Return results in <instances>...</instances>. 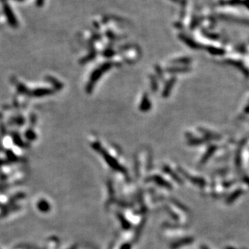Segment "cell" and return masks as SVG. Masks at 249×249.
I'll use <instances>...</instances> for the list:
<instances>
[{"instance_id":"cell-1","label":"cell","mask_w":249,"mask_h":249,"mask_svg":"<svg viewBox=\"0 0 249 249\" xmlns=\"http://www.w3.org/2000/svg\"><path fill=\"white\" fill-rule=\"evenodd\" d=\"M92 146H93V147L96 150H98V152H100V154L103 156V158H105L106 162L108 163L109 166H111V168H112L113 169H115V170H117V171H119V172H123V173L126 172L125 168H123V167H122V166H120L119 163H118V161L115 160V158H113V157L108 154L105 150L102 149L98 143H94V144H93Z\"/></svg>"},{"instance_id":"cell-2","label":"cell","mask_w":249,"mask_h":249,"mask_svg":"<svg viewBox=\"0 0 249 249\" xmlns=\"http://www.w3.org/2000/svg\"><path fill=\"white\" fill-rule=\"evenodd\" d=\"M150 108H151V104H150L149 99H148L147 95H144V97H143V100L141 101L140 106V109L141 111H143V112H146L148 110H149Z\"/></svg>"},{"instance_id":"cell-3","label":"cell","mask_w":249,"mask_h":249,"mask_svg":"<svg viewBox=\"0 0 249 249\" xmlns=\"http://www.w3.org/2000/svg\"><path fill=\"white\" fill-rule=\"evenodd\" d=\"M37 207L42 212H48L50 209V205L49 204L45 201V200H41L37 204Z\"/></svg>"},{"instance_id":"cell-4","label":"cell","mask_w":249,"mask_h":249,"mask_svg":"<svg viewBox=\"0 0 249 249\" xmlns=\"http://www.w3.org/2000/svg\"><path fill=\"white\" fill-rule=\"evenodd\" d=\"M51 94V91L49 89H44V88H40V89H36L32 91V95L35 96H42V95H46Z\"/></svg>"},{"instance_id":"cell-5","label":"cell","mask_w":249,"mask_h":249,"mask_svg":"<svg viewBox=\"0 0 249 249\" xmlns=\"http://www.w3.org/2000/svg\"><path fill=\"white\" fill-rule=\"evenodd\" d=\"M181 38L182 39L186 44H187L189 46H190L192 49H198V45H197L194 41H193L192 40H190V38H188V37H186V36H181Z\"/></svg>"},{"instance_id":"cell-6","label":"cell","mask_w":249,"mask_h":249,"mask_svg":"<svg viewBox=\"0 0 249 249\" xmlns=\"http://www.w3.org/2000/svg\"><path fill=\"white\" fill-rule=\"evenodd\" d=\"M207 50L209 51L210 54H213L215 55H222L224 54V51L223 50H218V49H216L214 47H208Z\"/></svg>"},{"instance_id":"cell-7","label":"cell","mask_w":249,"mask_h":249,"mask_svg":"<svg viewBox=\"0 0 249 249\" xmlns=\"http://www.w3.org/2000/svg\"><path fill=\"white\" fill-rule=\"evenodd\" d=\"M25 136L27 137V139H29V140H35L36 138L35 133L32 131L31 130H27L26 134H25Z\"/></svg>"},{"instance_id":"cell-8","label":"cell","mask_w":249,"mask_h":249,"mask_svg":"<svg viewBox=\"0 0 249 249\" xmlns=\"http://www.w3.org/2000/svg\"><path fill=\"white\" fill-rule=\"evenodd\" d=\"M13 138H14V142H15V144H17L18 146H23V143L22 140L20 139V138L19 137L17 134H13Z\"/></svg>"},{"instance_id":"cell-9","label":"cell","mask_w":249,"mask_h":249,"mask_svg":"<svg viewBox=\"0 0 249 249\" xmlns=\"http://www.w3.org/2000/svg\"><path fill=\"white\" fill-rule=\"evenodd\" d=\"M245 5H246V6L249 8V1H246V2H245Z\"/></svg>"}]
</instances>
